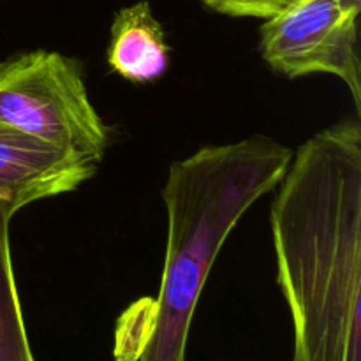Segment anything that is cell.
I'll return each instance as SVG.
<instances>
[{
  "label": "cell",
  "mask_w": 361,
  "mask_h": 361,
  "mask_svg": "<svg viewBox=\"0 0 361 361\" xmlns=\"http://www.w3.org/2000/svg\"><path fill=\"white\" fill-rule=\"evenodd\" d=\"M293 361H361V126L342 120L293 154L270 212Z\"/></svg>",
  "instance_id": "obj_1"
},
{
  "label": "cell",
  "mask_w": 361,
  "mask_h": 361,
  "mask_svg": "<svg viewBox=\"0 0 361 361\" xmlns=\"http://www.w3.org/2000/svg\"><path fill=\"white\" fill-rule=\"evenodd\" d=\"M0 126L101 164L108 130L85 87L80 63L34 49L0 63Z\"/></svg>",
  "instance_id": "obj_3"
},
{
  "label": "cell",
  "mask_w": 361,
  "mask_h": 361,
  "mask_svg": "<svg viewBox=\"0 0 361 361\" xmlns=\"http://www.w3.org/2000/svg\"><path fill=\"white\" fill-rule=\"evenodd\" d=\"M291 157L271 137L252 136L173 162L162 189L164 270L137 360L185 361L194 312L222 245L249 208L279 185Z\"/></svg>",
  "instance_id": "obj_2"
},
{
  "label": "cell",
  "mask_w": 361,
  "mask_h": 361,
  "mask_svg": "<svg viewBox=\"0 0 361 361\" xmlns=\"http://www.w3.org/2000/svg\"><path fill=\"white\" fill-rule=\"evenodd\" d=\"M207 7L235 18H270L293 0H201Z\"/></svg>",
  "instance_id": "obj_8"
},
{
  "label": "cell",
  "mask_w": 361,
  "mask_h": 361,
  "mask_svg": "<svg viewBox=\"0 0 361 361\" xmlns=\"http://www.w3.org/2000/svg\"><path fill=\"white\" fill-rule=\"evenodd\" d=\"M108 63L130 83H150L169 66L164 30L148 2H137L116 13L108 46Z\"/></svg>",
  "instance_id": "obj_6"
},
{
  "label": "cell",
  "mask_w": 361,
  "mask_h": 361,
  "mask_svg": "<svg viewBox=\"0 0 361 361\" xmlns=\"http://www.w3.org/2000/svg\"><path fill=\"white\" fill-rule=\"evenodd\" d=\"M9 222L11 219L0 214V361H37L28 342L14 281Z\"/></svg>",
  "instance_id": "obj_7"
},
{
  "label": "cell",
  "mask_w": 361,
  "mask_h": 361,
  "mask_svg": "<svg viewBox=\"0 0 361 361\" xmlns=\"http://www.w3.org/2000/svg\"><path fill=\"white\" fill-rule=\"evenodd\" d=\"M361 0H293L261 27L263 60L286 78L334 74L361 111Z\"/></svg>",
  "instance_id": "obj_4"
},
{
  "label": "cell",
  "mask_w": 361,
  "mask_h": 361,
  "mask_svg": "<svg viewBox=\"0 0 361 361\" xmlns=\"http://www.w3.org/2000/svg\"><path fill=\"white\" fill-rule=\"evenodd\" d=\"M97 164L34 136L0 126V214L13 219L35 201L78 189Z\"/></svg>",
  "instance_id": "obj_5"
}]
</instances>
